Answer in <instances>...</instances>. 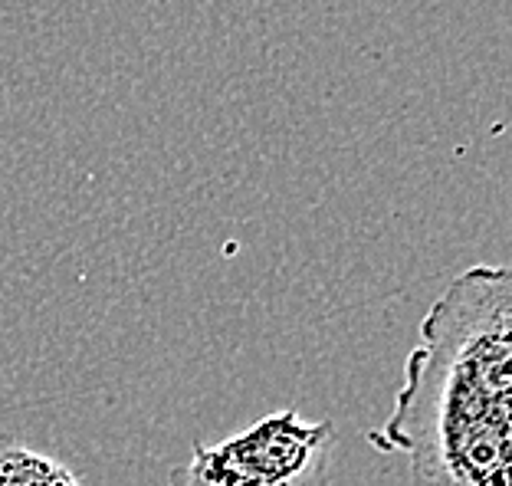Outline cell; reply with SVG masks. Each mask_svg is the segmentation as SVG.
Instances as JSON below:
<instances>
[{"label": "cell", "instance_id": "6da1fadb", "mask_svg": "<svg viewBox=\"0 0 512 486\" xmlns=\"http://www.w3.org/2000/svg\"><path fill=\"white\" fill-rule=\"evenodd\" d=\"M368 444L404 454L411 486H509L512 273L470 266L421 322L394 411Z\"/></svg>", "mask_w": 512, "mask_h": 486}, {"label": "cell", "instance_id": "7a4b0ae2", "mask_svg": "<svg viewBox=\"0 0 512 486\" xmlns=\"http://www.w3.org/2000/svg\"><path fill=\"white\" fill-rule=\"evenodd\" d=\"M339 431L296 408L266 414L220 444H194L168 486H329Z\"/></svg>", "mask_w": 512, "mask_h": 486}, {"label": "cell", "instance_id": "3957f363", "mask_svg": "<svg viewBox=\"0 0 512 486\" xmlns=\"http://www.w3.org/2000/svg\"><path fill=\"white\" fill-rule=\"evenodd\" d=\"M0 486H83L60 460L37 450L0 441Z\"/></svg>", "mask_w": 512, "mask_h": 486}]
</instances>
